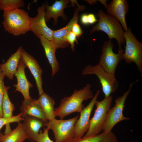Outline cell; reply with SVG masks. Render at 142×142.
<instances>
[{"mask_svg":"<svg viewBox=\"0 0 142 142\" xmlns=\"http://www.w3.org/2000/svg\"><path fill=\"white\" fill-rule=\"evenodd\" d=\"M80 21L81 23L85 26L89 25L88 23V14L84 13L82 14L80 17Z\"/></svg>","mask_w":142,"mask_h":142,"instance_id":"obj_31","label":"cell"},{"mask_svg":"<svg viewBox=\"0 0 142 142\" xmlns=\"http://www.w3.org/2000/svg\"><path fill=\"white\" fill-rule=\"evenodd\" d=\"M76 36L72 31L69 32L65 37V39L70 45V48L73 51L74 50L75 42L78 43Z\"/></svg>","mask_w":142,"mask_h":142,"instance_id":"obj_29","label":"cell"},{"mask_svg":"<svg viewBox=\"0 0 142 142\" xmlns=\"http://www.w3.org/2000/svg\"><path fill=\"white\" fill-rule=\"evenodd\" d=\"M22 60L21 59L14 75L17 80V83L13 86L16 88L14 92L18 91L21 93L25 101H29L32 98L30 96L29 90L33 87V85L27 80L26 76L25 69L26 67Z\"/></svg>","mask_w":142,"mask_h":142,"instance_id":"obj_15","label":"cell"},{"mask_svg":"<svg viewBox=\"0 0 142 142\" xmlns=\"http://www.w3.org/2000/svg\"><path fill=\"white\" fill-rule=\"evenodd\" d=\"M1 27V25H0V27Z\"/></svg>","mask_w":142,"mask_h":142,"instance_id":"obj_33","label":"cell"},{"mask_svg":"<svg viewBox=\"0 0 142 142\" xmlns=\"http://www.w3.org/2000/svg\"><path fill=\"white\" fill-rule=\"evenodd\" d=\"M25 5L22 0H0V10L9 11L20 8Z\"/></svg>","mask_w":142,"mask_h":142,"instance_id":"obj_25","label":"cell"},{"mask_svg":"<svg viewBox=\"0 0 142 142\" xmlns=\"http://www.w3.org/2000/svg\"><path fill=\"white\" fill-rule=\"evenodd\" d=\"M36 99H32L29 101L24 100L22 102L20 110L22 117L28 116L36 117L44 120H47V117Z\"/></svg>","mask_w":142,"mask_h":142,"instance_id":"obj_20","label":"cell"},{"mask_svg":"<svg viewBox=\"0 0 142 142\" xmlns=\"http://www.w3.org/2000/svg\"><path fill=\"white\" fill-rule=\"evenodd\" d=\"M88 17L89 24H92L98 21L95 15L92 13L88 14Z\"/></svg>","mask_w":142,"mask_h":142,"instance_id":"obj_32","label":"cell"},{"mask_svg":"<svg viewBox=\"0 0 142 142\" xmlns=\"http://www.w3.org/2000/svg\"><path fill=\"white\" fill-rule=\"evenodd\" d=\"M80 9V8H76L73 18L66 26L58 30H53L51 41L57 49L59 48H64L69 46V44L66 40L65 37L68 33L71 31L73 25L78 23V12Z\"/></svg>","mask_w":142,"mask_h":142,"instance_id":"obj_14","label":"cell"},{"mask_svg":"<svg viewBox=\"0 0 142 142\" xmlns=\"http://www.w3.org/2000/svg\"><path fill=\"white\" fill-rule=\"evenodd\" d=\"M45 51V56L52 70V76L53 77L59 69V63L55 56L56 49L52 42L42 36L39 38Z\"/></svg>","mask_w":142,"mask_h":142,"instance_id":"obj_19","label":"cell"},{"mask_svg":"<svg viewBox=\"0 0 142 142\" xmlns=\"http://www.w3.org/2000/svg\"><path fill=\"white\" fill-rule=\"evenodd\" d=\"M82 74L84 75L94 74L97 76L105 97L110 95L118 88V83L115 76L107 73L98 64L95 65H87L83 69Z\"/></svg>","mask_w":142,"mask_h":142,"instance_id":"obj_7","label":"cell"},{"mask_svg":"<svg viewBox=\"0 0 142 142\" xmlns=\"http://www.w3.org/2000/svg\"><path fill=\"white\" fill-rule=\"evenodd\" d=\"M21 59L26 67L30 70L35 80L39 95H41L44 93L42 86V70L35 58L23 49L21 52Z\"/></svg>","mask_w":142,"mask_h":142,"instance_id":"obj_13","label":"cell"},{"mask_svg":"<svg viewBox=\"0 0 142 142\" xmlns=\"http://www.w3.org/2000/svg\"><path fill=\"white\" fill-rule=\"evenodd\" d=\"M10 87L5 86L4 95L2 104L3 118L9 119L13 116V113L15 109L14 105L11 101L8 94Z\"/></svg>","mask_w":142,"mask_h":142,"instance_id":"obj_24","label":"cell"},{"mask_svg":"<svg viewBox=\"0 0 142 142\" xmlns=\"http://www.w3.org/2000/svg\"><path fill=\"white\" fill-rule=\"evenodd\" d=\"M22 114L21 112L17 115L13 116L10 119L0 118V130L2 127L5 125L4 134L6 135L10 133L12 130L11 128L10 124L14 122L18 123L23 120V118L22 117Z\"/></svg>","mask_w":142,"mask_h":142,"instance_id":"obj_26","label":"cell"},{"mask_svg":"<svg viewBox=\"0 0 142 142\" xmlns=\"http://www.w3.org/2000/svg\"><path fill=\"white\" fill-rule=\"evenodd\" d=\"M124 36L126 42L123 57L128 64L134 63L141 76L142 74V43L136 39L132 32L131 28L124 32Z\"/></svg>","mask_w":142,"mask_h":142,"instance_id":"obj_5","label":"cell"},{"mask_svg":"<svg viewBox=\"0 0 142 142\" xmlns=\"http://www.w3.org/2000/svg\"><path fill=\"white\" fill-rule=\"evenodd\" d=\"M2 24L6 31L15 36L25 34L30 31L31 17L23 9L19 8L3 11Z\"/></svg>","mask_w":142,"mask_h":142,"instance_id":"obj_2","label":"cell"},{"mask_svg":"<svg viewBox=\"0 0 142 142\" xmlns=\"http://www.w3.org/2000/svg\"><path fill=\"white\" fill-rule=\"evenodd\" d=\"M102 3L106 9L108 14L118 21L124 31H127L128 28L125 17L129 10V5L126 0H113L108 5L104 1Z\"/></svg>","mask_w":142,"mask_h":142,"instance_id":"obj_12","label":"cell"},{"mask_svg":"<svg viewBox=\"0 0 142 142\" xmlns=\"http://www.w3.org/2000/svg\"><path fill=\"white\" fill-rule=\"evenodd\" d=\"M37 102L40 105L49 121L55 118L54 114V100L46 93H44L39 96L36 100Z\"/></svg>","mask_w":142,"mask_h":142,"instance_id":"obj_21","label":"cell"},{"mask_svg":"<svg viewBox=\"0 0 142 142\" xmlns=\"http://www.w3.org/2000/svg\"><path fill=\"white\" fill-rule=\"evenodd\" d=\"M5 77L0 70V118L3 117L2 104L5 86L4 82Z\"/></svg>","mask_w":142,"mask_h":142,"instance_id":"obj_27","label":"cell"},{"mask_svg":"<svg viewBox=\"0 0 142 142\" xmlns=\"http://www.w3.org/2000/svg\"><path fill=\"white\" fill-rule=\"evenodd\" d=\"M97 16L99 18L98 22L93 27L90 33L102 31L107 35L110 39H115L118 43V50L122 49L121 46L125 42L124 31L119 22L101 9L98 11Z\"/></svg>","mask_w":142,"mask_h":142,"instance_id":"obj_3","label":"cell"},{"mask_svg":"<svg viewBox=\"0 0 142 142\" xmlns=\"http://www.w3.org/2000/svg\"><path fill=\"white\" fill-rule=\"evenodd\" d=\"M16 127L8 134L0 133V142H23L27 137L22 123L19 122Z\"/></svg>","mask_w":142,"mask_h":142,"instance_id":"obj_22","label":"cell"},{"mask_svg":"<svg viewBox=\"0 0 142 142\" xmlns=\"http://www.w3.org/2000/svg\"><path fill=\"white\" fill-rule=\"evenodd\" d=\"M22 47H19L17 51L11 54L7 62L0 64V70L5 76L12 80L16 71L21 58Z\"/></svg>","mask_w":142,"mask_h":142,"instance_id":"obj_18","label":"cell"},{"mask_svg":"<svg viewBox=\"0 0 142 142\" xmlns=\"http://www.w3.org/2000/svg\"><path fill=\"white\" fill-rule=\"evenodd\" d=\"M113 98L112 96L105 97L102 100H97L94 115L90 119L89 129L83 137L86 138L99 134L103 128L106 119L107 114L110 108Z\"/></svg>","mask_w":142,"mask_h":142,"instance_id":"obj_4","label":"cell"},{"mask_svg":"<svg viewBox=\"0 0 142 142\" xmlns=\"http://www.w3.org/2000/svg\"><path fill=\"white\" fill-rule=\"evenodd\" d=\"M100 92L99 90H97L91 101L86 107L83 108L80 113L79 118L75 124L73 138H81L88 131L90 125V115Z\"/></svg>","mask_w":142,"mask_h":142,"instance_id":"obj_11","label":"cell"},{"mask_svg":"<svg viewBox=\"0 0 142 142\" xmlns=\"http://www.w3.org/2000/svg\"><path fill=\"white\" fill-rule=\"evenodd\" d=\"M91 87L90 84L88 83L82 89L74 90L70 96L62 99L59 105L55 108V116L63 119L73 113H80L84 107L83 102L93 97Z\"/></svg>","mask_w":142,"mask_h":142,"instance_id":"obj_1","label":"cell"},{"mask_svg":"<svg viewBox=\"0 0 142 142\" xmlns=\"http://www.w3.org/2000/svg\"><path fill=\"white\" fill-rule=\"evenodd\" d=\"M78 118V115L67 120L55 118L47 121L45 126L53 131L55 142H66L74 137L75 125Z\"/></svg>","mask_w":142,"mask_h":142,"instance_id":"obj_6","label":"cell"},{"mask_svg":"<svg viewBox=\"0 0 142 142\" xmlns=\"http://www.w3.org/2000/svg\"><path fill=\"white\" fill-rule=\"evenodd\" d=\"M114 45L111 40L105 41L102 47V53L98 64L106 72L115 75L116 67L120 62L123 60L124 51L118 50L117 53L113 51Z\"/></svg>","mask_w":142,"mask_h":142,"instance_id":"obj_8","label":"cell"},{"mask_svg":"<svg viewBox=\"0 0 142 142\" xmlns=\"http://www.w3.org/2000/svg\"><path fill=\"white\" fill-rule=\"evenodd\" d=\"M66 142H119L116 135L111 131L103 132L97 135L80 138H73Z\"/></svg>","mask_w":142,"mask_h":142,"instance_id":"obj_23","label":"cell"},{"mask_svg":"<svg viewBox=\"0 0 142 142\" xmlns=\"http://www.w3.org/2000/svg\"><path fill=\"white\" fill-rule=\"evenodd\" d=\"M70 2L68 0H56L51 6L47 4L45 5V19L46 22L49 21L52 18L54 19V23L57 24L58 18L59 17H61L63 19L65 20L66 16L64 13V10L66 7H69L67 5Z\"/></svg>","mask_w":142,"mask_h":142,"instance_id":"obj_17","label":"cell"},{"mask_svg":"<svg viewBox=\"0 0 142 142\" xmlns=\"http://www.w3.org/2000/svg\"><path fill=\"white\" fill-rule=\"evenodd\" d=\"M137 80L130 84L128 89L123 95L119 97L115 100V104L109 110L107 118L103 126L104 132H109L115 125L119 122L125 120H129L130 118L124 116L123 114V110L125 106V103L129 94L133 84L137 82Z\"/></svg>","mask_w":142,"mask_h":142,"instance_id":"obj_9","label":"cell"},{"mask_svg":"<svg viewBox=\"0 0 142 142\" xmlns=\"http://www.w3.org/2000/svg\"><path fill=\"white\" fill-rule=\"evenodd\" d=\"M71 31L78 38L81 36L83 33L80 26L78 23H75L73 25Z\"/></svg>","mask_w":142,"mask_h":142,"instance_id":"obj_30","label":"cell"},{"mask_svg":"<svg viewBox=\"0 0 142 142\" xmlns=\"http://www.w3.org/2000/svg\"><path fill=\"white\" fill-rule=\"evenodd\" d=\"M22 123L27 139L32 142L36 141L39 134L40 129L45 126L47 122L36 117L28 116L23 117Z\"/></svg>","mask_w":142,"mask_h":142,"instance_id":"obj_16","label":"cell"},{"mask_svg":"<svg viewBox=\"0 0 142 142\" xmlns=\"http://www.w3.org/2000/svg\"><path fill=\"white\" fill-rule=\"evenodd\" d=\"M49 129L48 128H45L43 132L40 130L39 134L37 139L36 142H53L49 138L48 131Z\"/></svg>","mask_w":142,"mask_h":142,"instance_id":"obj_28","label":"cell"},{"mask_svg":"<svg viewBox=\"0 0 142 142\" xmlns=\"http://www.w3.org/2000/svg\"><path fill=\"white\" fill-rule=\"evenodd\" d=\"M45 5L43 4L37 9V14L32 18L30 25V31L32 32L39 38L42 36L51 41L53 30L48 27L45 19Z\"/></svg>","mask_w":142,"mask_h":142,"instance_id":"obj_10","label":"cell"}]
</instances>
